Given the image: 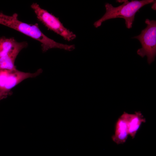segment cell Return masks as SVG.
I'll return each instance as SVG.
<instances>
[{
	"mask_svg": "<svg viewBox=\"0 0 156 156\" xmlns=\"http://www.w3.org/2000/svg\"><path fill=\"white\" fill-rule=\"evenodd\" d=\"M0 24L16 30L39 42L43 52L53 48L71 51L74 50L73 45L57 42L48 38L40 30L38 24H29L19 20L16 13L9 16L0 12Z\"/></svg>",
	"mask_w": 156,
	"mask_h": 156,
	"instance_id": "1",
	"label": "cell"
},
{
	"mask_svg": "<svg viewBox=\"0 0 156 156\" xmlns=\"http://www.w3.org/2000/svg\"><path fill=\"white\" fill-rule=\"evenodd\" d=\"M118 2H123V4L117 7H113L111 4L106 3L105 4L106 12L103 16L94 23L95 27L100 26L102 23L110 19L122 18L125 20L126 27L131 28L134 20L136 13L144 5L153 3V0H117Z\"/></svg>",
	"mask_w": 156,
	"mask_h": 156,
	"instance_id": "2",
	"label": "cell"
},
{
	"mask_svg": "<svg viewBox=\"0 0 156 156\" xmlns=\"http://www.w3.org/2000/svg\"><path fill=\"white\" fill-rule=\"evenodd\" d=\"M146 27L143 29L139 35L132 38L138 39L142 47L137 51V54L143 57L146 55L149 64L155 60L156 54V21L146 19Z\"/></svg>",
	"mask_w": 156,
	"mask_h": 156,
	"instance_id": "3",
	"label": "cell"
},
{
	"mask_svg": "<svg viewBox=\"0 0 156 156\" xmlns=\"http://www.w3.org/2000/svg\"><path fill=\"white\" fill-rule=\"evenodd\" d=\"M31 7L38 20L48 29L67 41H70L75 38V34L65 27L57 18L41 8L36 3L32 4Z\"/></svg>",
	"mask_w": 156,
	"mask_h": 156,
	"instance_id": "4",
	"label": "cell"
},
{
	"mask_svg": "<svg viewBox=\"0 0 156 156\" xmlns=\"http://www.w3.org/2000/svg\"><path fill=\"white\" fill-rule=\"evenodd\" d=\"M42 72L39 69L33 73L18 70H0V94L6 96L10 94L11 90L26 79L34 78Z\"/></svg>",
	"mask_w": 156,
	"mask_h": 156,
	"instance_id": "5",
	"label": "cell"
},
{
	"mask_svg": "<svg viewBox=\"0 0 156 156\" xmlns=\"http://www.w3.org/2000/svg\"><path fill=\"white\" fill-rule=\"evenodd\" d=\"M25 42H18L5 55L0 58V70H13L16 68L15 62L21 51L26 47Z\"/></svg>",
	"mask_w": 156,
	"mask_h": 156,
	"instance_id": "6",
	"label": "cell"
},
{
	"mask_svg": "<svg viewBox=\"0 0 156 156\" xmlns=\"http://www.w3.org/2000/svg\"><path fill=\"white\" fill-rule=\"evenodd\" d=\"M127 114L124 112L118 118L115 125L114 133L112 137V141L117 145L125 143L129 135Z\"/></svg>",
	"mask_w": 156,
	"mask_h": 156,
	"instance_id": "7",
	"label": "cell"
},
{
	"mask_svg": "<svg viewBox=\"0 0 156 156\" xmlns=\"http://www.w3.org/2000/svg\"><path fill=\"white\" fill-rule=\"evenodd\" d=\"M127 119L129 135L133 139L142 123L145 122L146 119L138 111L133 114L127 113Z\"/></svg>",
	"mask_w": 156,
	"mask_h": 156,
	"instance_id": "8",
	"label": "cell"
},
{
	"mask_svg": "<svg viewBox=\"0 0 156 156\" xmlns=\"http://www.w3.org/2000/svg\"><path fill=\"white\" fill-rule=\"evenodd\" d=\"M17 42L13 38H0V58L8 53Z\"/></svg>",
	"mask_w": 156,
	"mask_h": 156,
	"instance_id": "9",
	"label": "cell"
},
{
	"mask_svg": "<svg viewBox=\"0 0 156 156\" xmlns=\"http://www.w3.org/2000/svg\"><path fill=\"white\" fill-rule=\"evenodd\" d=\"M153 3V4L152 6V8L154 10H156V1L154 0V1Z\"/></svg>",
	"mask_w": 156,
	"mask_h": 156,
	"instance_id": "10",
	"label": "cell"
},
{
	"mask_svg": "<svg viewBox=\"0 0 156 156\" xmlns=\"http://www.w3.org/2000/svg\"><path fill=\"white\" fill-rule=\"evenodd\" d=\"M7 96L0 94V101L2 99L6 98Z\"/></svg>",
	"mask_w": 156,
	"mask_h": 156,
	"instance_id": "11",
	"label": "cell"
}]
</instances>
